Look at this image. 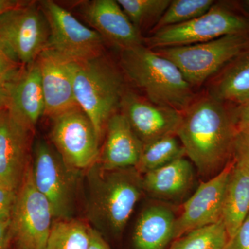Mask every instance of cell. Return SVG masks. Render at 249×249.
I'll list each match as a JSON object with an SVG mask.
<instances>
[{"instance_id":"cell-1","label":"cell","mask_w":249,"mask_h":249,"mask_svg":"<svg viewBox=\"0 0 249 249\" xmlns=\"http://www.w3.org/2000/svg\"><path fill=\"white\" fill-rule=\"evenodd\" d=\"M237 134L232 105L208 93L181 111L176 136L199 173L211 178L231 160Z\"/></svg>"},{"instance_id":"cell-2","label":"cell","mask_w":249,"mask_h":249,"mask_svg":"<svg viewBox=\"0 0 249 249\" xmlns=\"http://www.w3.org/2000/svg\"><path fill=\"white\" fill-rule=\"evenodd\" d=\"M121 62L127 78L152 103L183 111L196 98L179 69L146 46L123 50Z\"/></svg>"},{"instance_id":"cell-3","label":"cell","mask_w":249,"mask_h":249,"mask_svg":"<svg viewBox=\"0 0 249 249\" xmlns=\"http://www.w3.org/2000/svg\"><path fill=\"white\" fill-rule=\"evenodd\" d=\"M88 170L90 215L114 233L122 232L143 193L142 175L135 168L106 170L97 162Z\"/></svg>"},{"instance_id":"cell-4","label":"cell","mask_w":249,"mask_h":249,"mask_svg":"<svg viewBox=\"0 0 249 249\" xmlns=\"http://www.w3.org/2000/svg\"><path fill=\"white\" fill-rule=\"evenodd\" d=\"M73 89L77 105L89 118L101 139L125 92L120 72L103 55L74 62Z\"/></svg>"},{"instance_id":"cell-5","label":"cell","mask_w":249,"mask_h":249,"mask_svg":"<svg viewBox=\"0 0 249 249\" xmlns=\"http://www.w3.org/2000/svg\"><path fill=\"white\" fill-rule=\"evenodd\" d=\"M249 33V14L241 3L220 1L189 22L163 28L144 39L151 49L195 45L222 36Z\"/></svg>"},{"instance_id":"cell-6","label":"cell","mask_w":249,"mask_h":249,"mask_svg":"<svg viewBox=\"0 0 249 249\" xmlns=\"http://www.w3.org/2000/svg\"><path fill=\"white\" fill-rule=\"evenodd\" d=\"M249 48V33L222 36L195 45L152 49L179 69L193 88L219 73L232 59Z\"/></svg>"},{"instance_id":"cell-7","label":"cell","mask_w":249,"mask_h":249,"mask_svg":"<svg viewBox=\"0 0 249 249\" xmlns=\"http://www.w3.org/2000/svg\"><path fill=\"white\" fill-rule=\"evenodd\" d=\"M48 22L40 4L28 1L0 16V46L23 66L47 48Z\"/></svg>"},{"instance_id":"cell-8","label":"cell","mask_w":249,"mask_h":249,"mask_svg":"<svg viewBox=\"0 0 249 249\" xmlns=\"http://www.w3.org/2000/svg\"><path fill=\"white\" fill-rule=\"evenodd\" d=\"M31 169L36 188L49 201L54 219L71 218L76 170L69 166L58 151L44 140L36 142Z\"/></svg>"},{"instance_id":"cell-9","label":"cell","mask_w":249,"mask_h":249,"mask_svg":"<svg viewBox=\"0 0 249 249\" xmlns=\"http://www.w3.org/2000/svg\"><path fill=\"white\" fill-rule=\"evenodd\" d=\"M53 220L52 206L36 188L30 165L18 190L11 219L13 240L19 249H45Z\"/></svg>"},{"instance_id":"cell-10","label":"cell","mask_w":249,"mask_h":249,"mask_svg":"<svg viewBox=\"0 0 249 249\" xmlns=\"http://www.w3.org/2000/svg\"><path fill=\"white\" fill-rule=\"evenodd\" d=\"M39 4L49 24L47 49H52L73 62L103 55L104 39L96 31L84 25L55 1L47 0Z\"/></svg>"},{"instance_id":"cell-11","label":"cell","mask_w":249,"mask_h":249,"mask_svg":"<svg viewBox=\"0 0 249 249\" xmlns=\"http://www.w3.org/2000/svg\"><path fill=\"white\" fill-rule=\"evenodd\" d=\"M51 138L55 150L73 170L89 169L99 158L101 139L78 106L53 118Z\"/></svg>"},{"instance_id":"cell-12","label":"cell","mask_w":249,"mask_h":249,"mask_svg":"<svg viewBox=\"0 0 249 249\" xmlns=\"http://www.w3.org/2000/svg\"><path fill=\"white\" fill-rule=\"evenodd\" d=\"M233 165L232 159L219 173L201 183L194 194L185 201L181 214L175 220L173 240L222 220L224 193Z\"/></svg>"},{"instance_id":"cell-13","label":"cell","mask_w":249,"mask_h":249,"mask_svg":"<svg viewBox=\"0 0 249 249\" xmlns=\"http://www.w3.org/2000/svg\"><path fill=\"white\" fill-rule=\"evenodd\" d=\"M120 108L142 145L176 136L181 124V111L156 104L130 91L124 92Z\"/></svg>"},{"instance_id":"cell-14","label":"cell","mask_w":249,"mask_h":249,"mask_svg":"<svg viewBox=\"0 0 249 249\" xmlns=\"http://www.w3.org/2000/svg\"><path fill=\"white\" fill-rule=\"evenodd\" d=\"M45 99V115L53 119L78 105L73 89L74 62L50 49L37 58Z\"/></svg>"},{"instance_id":"cell-15","label":"cell","mask_w":249,"mask_h":249,"mask_svg":"<svg viewBox=\"0 0 249 249\" xmlns=\"http://www.w3.org/2000/svg\"><path fill=\"white\" fill-rule=\"evenodd\" d=\"M31 132L8 108L0 109V181L17 191L30 165Z\"/></svg>"},{"instance_id":"cell-16","label":"cell","mask_w":249,"mask_h":249,"mask_svg":"<svg viewBox=\"0 0 249 249\" xmlns=\"http://www.w3.org/2000/svg\"><path fill=\"white\" fill-rule=\"evenodd\" d=\"M83 16L93 30L121 50L143 45L141 31L116 0H93L85 4Z\"/></svg>"},{"instance_id":"cell-17","label":"cell","mask_w":249,"mask_h":249,"mask_svg":"<svg viewBox=\"0 0 249 249\" xmlns=\"http://www.w3.org/2000/svg\"><path fill=\"white\" fill-rule=\"evenodd\" d=\"M8 109L33 131L41 116L45 115V99L37 60L22 67L16 79L8 86Z\"/></svg>"},{"instance_id":"cell-18","label":"cell","mask_w":249,"mask_h":249,"mask_svg":"<svg viewBox=\"0 0 249 249\" xmlns=\"http://www.w3.org/2000/svg\"><path fill=\"white\" fill-rule=\"evenodd\" d=\"M106 132L98 164L109 170L136 168L142 155V143L122 113L111 116Z\"/></svg>"},{"instance_id":"cell-19","label":"cell","mask_w":249,"mask_h":249,"mask_svg":"<svg viewBox=\"0 0 249 249\" xmlns=\"http://www.w3.org/2000/svg\"><path fill=\"white\" fill-rule=\"evenodd\" d=\"M193 163L185 157L142 175L143 192L156 200L178 202L195 182Z\"/></svg>"},{"instance_id":"cell-20","label":"cell","mask_w":249,"mask_h":249,"mask_svg":"<svg viewBox=\"0 0 249 249\" xmlns=\"http://www.w3.org/2000/svg\"><path fill=\"white\" fill-rule=\"evenodd\" d=\"M175 220L173 211L164 205H152L143 210L134 229L136 249H165L173 240Z\"/></svg>"},{"instance_id":"cell-21","label":"cell","mask_w":249,"mask_h":249,"mask_svg":"<svg viewBox=\"0 0 249 249\" xmlns=\"http://www.w3.org/2000/svg\"><path fill=\"white\" fill-rule=\"evenodd\" d=\"M249 214V171L234 160L223 201L222 220L229 240Z\"/></svg>"},{"instance_id":"cell-22","label":"cell","mask_w":249,"mask_h":249,"mask_svg":"<svg viewBox=\"0 0 249 249\" xmlns=\"http://www.w3.org/2000/svg\"><path fill=\"white\" fill-rule=\"evenodd\" d=\"M209 93L232 105L240 104L249 98V48L218 73Z\"/></svg>"},{"instance_id":"cell-23","label":"cell","mask_w":249,"mask_h":249,"mask_svg":"<svg viewBox=\"0 0 249 249\" xmlns=\"http://www.w3.org/2000/svg\"><path fill=\"white\" fill-rule=\"evenodd\" d=\"M185 156L184 147L178 137L168 136L142 145L140 160L135 168L142 175Z\"/></svg>"},{"instance_id":"cell-24","label":"cell","mask_w":249,"mask_h":249,"mask_svg":"<svg viewBox=\"0 0 249 249\" xmlns=\"http://www.w3.org/2000/svg\"><path fill=\"white\" fill-rule=\"evenodd\" d=\"M90 230L78 219H54L45 249H88Z\"/></svg>"},{"instance_id":"cell-25","label":"cell","mask_w":249,"mask_h":249,"mask_svg":"<svg viewBox=\"0 0 249 249\" xmlns=\"http://www.w3.org/2000/svg\"><path fill=\"white\" fill-rule=\"evenodd\" d=\"M229 241L222 220L187 232L175 240L169 249H224Z\"/></svg>"},{"instance_id":"cell-26","label":"cell","mask_w":249,"mask_h":249,"mask_svg":"<svg viewBox=\"0 0 249 249\" xmlns=\"http://www.w3.org/2000/svg\"><path fill=\"white\" fill-rule=\"evenodd\" d=\"M117 2L132 24L142 31V29L155 28L171 0H117Z\"/></svg>"},{"instance_id":"cell-27","label":"cell","mask_w":249,"mask_h":249,"mask_svg":"<svg viewBox=\"0 0 249 249\" xmlns=\"http://www.w3.org/2000/svg\"><path fill=\"white\" fill-rule=\"evenodd\" d=\"M214 3L213 0H173L151 32L189 22L207 12Z\"/></svg>"},{"instance_id":"cell-28","label":"cell","mask_w":249,"mask_h":249,"mask_svg":"<svg viewBox=\"0 0 249 249\" xmlns=\"http://www.w3.org/2000/svg\"><path fill=\"white\" fill-rule=\"evenodd\" d=\"M22 69L20 64L0 46V85L9 86L16 79Z\"/></svg>"},{"instance_id":"cell-29","label":"cell","mask_w":249,"mask_h":249,"mask_svg":"<svg viewBox=\"0 0 249 249\" xmlns=\"http://www.w3.org/2000/svg\"><path fill=\"white\" fill-rule=\"evenodd\" d=\"M17 193V190L0 183V222L11 221Z\"/></svg>"},{"instance_id":"cell-30","label":"cell","mask_w":249,"mask_h":249,"mask_svg":"<svg viewBox=\"0 0 249 249\" xmlns=\"http://www.w3.org/2000/svg\"><path fill=\"white\" fill-rule=\"evenodd\" d=\"M232 159L249 171V131L237 132Z\"/></svg>"},{"instance_id":"cell-31","label":"cell","mask_w":249,"mask_h":249,"mask_svg":"<svg viewBox=\"0 0 249 249\" xmlns=\"http://www.w3.org/2000/svg\"><path fill=\"white\" fill-rule=\"evenodd\" d=\"M224 249H249V214Z\"/></svg>"},{"instance_id":"cell-32","label":"cell","mask_w":249,"mask_h":249,"mask_svg":"<svg viewBox=\"0 0 249 249\" xmlns=\"http://www.w3.org/2000/svg\"><path fill=\"white\" fill-rule=\"evenodd\" d=\"M232 111L237 132L249 131V98L240 104L232 105Z\"/></svg>"},{"instance_id":"cell-33","label":"cell","mask_w":249,"mask_h":249,"mask_svg":"<svg viewBox=\"0 0 249 249\" xmlns=\"http://www.w3.org/2000/svg\"><path fill=\"white\" fill-rule=\"evenodd\" d=\"M13 240L10 222H0V249H10Z\"/></svg>"},{"instance_id":"cell-34","label":"cell","mask_w":249,"mask_h":249,"mask_svg":"<svg viewBox=\"0 0 249 249\" xmlns=\"http://www.w3.org/2000/svg\"><path fill=\"white\" fill-rule=\"evenodd\" d=\"M88 249H111L97 231L90 230V242Z\"/></svg>"},{"instance_id":"cell-35","label":"cell","mask_w":249,"mask_h":249,"mask_svg":"<svg viewBox=\"0 0 249 249\" xmlns=\"http://www.w3.org/2000/svg\"><path fill=\"white\" fill-rule=\"evenodd\" d=\"M27 1L21 0H0V16L10 10L22 6Z\"/></svg>"},{"instance_id":"cell-36","label":"cell","mask_w":249,"mask_h":249,"mask_svg":"<svg viewBox=\"0 0 249 249\" xmlns=\"http://www.w3.org/2000/svg\"><path fill=\"white\" fill-rule=\"evenodd\" d=\"M9 103V94L8 87L0 85V109L7 108Z\"/></svg>"},{"instance_id":"cell-37","label":"cell","mask_w":249,"mask_h":249,"mask_svg":"<svg viewBox=\"0 0 249 249\" xmlns=\"http://www.w3.org/2000/svg\"><path fill=\"white\" fill-rule=\"evenodd\" d=\"M243 9L249 14V0H245V1H242L241 3Z\"/></svg>"},{"instance_id":"cell-38","label":"cell","mask_w":249,"mask_h":249,"mask_svg":"<svg viewBox=\"0 0 249 249\" xmlns=\"http://www.w3.org/2000/svg\"><path fill=\"white\" fill-rule=\"evenodd\" d=\"M0 183H1V181H0Z\"/></svg>"}]
</instances>
